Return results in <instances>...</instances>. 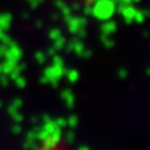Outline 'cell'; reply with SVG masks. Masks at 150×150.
<instances>
[{
	"instance_id": "obj_1",
	"label": "cell",
	"mask_w": 150,
	"mask_h": 150,
	"mask_svg": "<svg viewBox=\"0 0 150 150\" xmlns=\"http://www.w3.org/2000/svg\"><path fill=\"white\" fill-rule=\"evenodd\" d=\"M47 150H67V149L61 147V146H53V147H50V149H47Z\"/></svg>"
}]
</instances>
